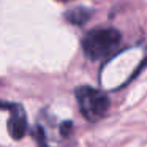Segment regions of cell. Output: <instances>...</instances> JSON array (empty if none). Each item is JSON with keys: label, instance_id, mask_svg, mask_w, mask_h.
Masks as SVG:
<instances>
[{"label": "cell", "instance_id": "4", "mask_svg": "<svg viewBox=\"0 0 147 147\" xmlns=\"http://www.w3.org/2000/svg\"><path fill=\"white\" fill-rule=\"evenodd\" d=\"M87 18H89V13H87L86 10H82V8H76L74 11H71V13L68 14V19L73 24H82Z\"/></svg>", "mask_w": 147, "mask_h": 147}, {"label": "cell", "instance_id": "2", "mask_svg": "<svg viewBox=\"0 0 147 147\" xmlns=\"http://www.w3.org/2000/svg\"><path fill=\"white\" fill-rule=\"evenodd\" d=\"M76 98L81 112L89 122H96L103 119L109 109L108 95L92 87H79L76 90Z\"/></svg>", "mask_w": 147, "mask_h": 147}, {"label": "cell", "instance_id": "1", "mask_svg": "<svg viewBox=\"0 0 147 147\" xmlns=\"http://www.w3.org/2000/svg\"><path fill=\"white\" fill-rule=\"evenodd\" d=\"M120 33L114 29H96L82 40L84 52L92 60H103L114 54L120 46Z\"/></svg>", "mask_w": 147, "mask_h": 147}, {"label": "cell", "instance_id": "3", "mask_svg": "<svg viewBox=\"0 0 147 147\" xmlns=\"http://www.w3.org/2000/svg\"><path fill=\"white\" fill-rule=\"evenodd\" d=\"M2 108L8 109L10 112V119H8V130L10 134L14 139H21L26 134L27 130V119H26V111L21 105H3Z\"/></svg>", "mask_w": 147, "mask_h": 147}, {"label": "cell", "instance_id": "5", "mask_svg": "<svg viewBox=\"0 0 147 147\" xmlns=\"http://www.w3.org/2000/svg\"><path fill=\"white\" fill-rule=\"evenodd\" d=\"M60 2H70V0H60Z\"/></svg>", "mask_w": 147, "mask_h": 147}]
</instances>
